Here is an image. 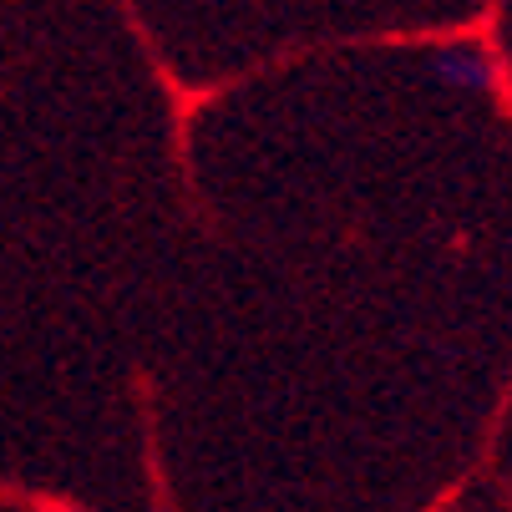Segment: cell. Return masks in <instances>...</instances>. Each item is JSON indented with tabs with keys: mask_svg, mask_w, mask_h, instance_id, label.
<instances>
[{
	"mask_svg": "<svg viewBox=\"0 0 512 512\" xmlns=\"http://www.w3.org/2000/svg\"><path fill=\"white\" fill-rule=\"evenodd\" d=\"M431 61H436V77L452 82V87H472V92H487V87H492V61H487L477 46H467V41L442 46Z\"/></svg>",
	"mask_w": 512,
	"mask_h": 512,
	"instance_id": "obj_1",
	"label": "cell"
}]
</instances>
